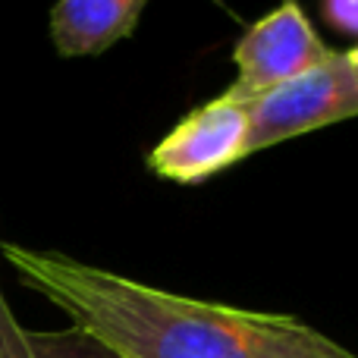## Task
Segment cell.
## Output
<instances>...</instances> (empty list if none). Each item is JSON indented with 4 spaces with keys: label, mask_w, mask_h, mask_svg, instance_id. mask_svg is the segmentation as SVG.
<instances>
[{
    "label": "cell",
    "mask_w": 358,
    "mask_h": 358,
    "mask_svg": "<svg viewBox=\"0 0 358 358\" xmlns=\"http://www.w3.org/2000/svg\"><path fill=\"white\" fill-rule=\"evenodd\" d=\"M22 280L117 358H358L292 315L176 296L63 252L0 245Z\"/></svg>",
    "instance_id": "obj_1"
},
{
    "label": "cell",
    "mask_w": 358,
    "mask_h": 358,
    "mask_svg": "<svg viewBox=\"0 0 358 358\" xmlns=\"http://www.w3.org/2000/svg\"><path fill=\"white\" fill-rule=\"evenodd\" d=\"M248 142L245 151H264L302 132L358 117V101L349 76L346 50H334L321 66L245 101Z\"/></svg>",
    "instance_id": "obj_2"
},
{
    "label": "cell",
    "mask_w": 358,
    "mask_h": 358,
    "mask_svg": "<svg viewBox=\"0 0 358 358\" xmlns=\"http://www.w3.org/2000/svg\"><path fill=\"white\" fill-rule=\"evenodd\" d=\"M334 50L317 38L315 25L296 0H283L277 10L261 16L245 35L236 41L233 63L239 69L236 82L223 98L245 104L308 69L321 66Z\"/></svg>",
    "instance_id": "obj_3"
},
{
    "label": "cell",
    "mask_w": 358,
    "mask_h": 358,
    "mask_svg": "<svg viewBox=\"0 0 358 358\" xmlns=\"http://www.w3.org/2000/svg\"><path fill=\"white\" fill-rule=\"evenodd\" d=\"M245 142V104H236L220 94L217 101H208L179 120L176 129L151 148L148 167L173 182H201L239 164L248 155Z\"/></svg>",
    "instance_id": "obj_4"
},
{
    "label": "cell",
    "mask_w": 358,
    "mask_h": 358,
    "mask_svg": "<svg viewBox=\"0 0 358 358\" xmlns=\"http://www.w3.org/2000/svg\"><path fill=\"white\" fill-rule=\"evenodd\" d=\"M148 0H57L50 38L63 57H88L113 48L138 25Z\"/></svg>",
    "instance_id": "obj_5"
},
{
    "label": "cell",
    "mask_w": 358,
    "mask_h": 358,
    "mask_svg": "<svg viewBox=\"0 0 358 358\" xmlns=\"http://www.w3.org/2000/svg\"><path fill=\"white\" fill-rule=\"evenodd\" d=\"M0 358H117L82 330H29L0 292Z\"/></svg>",
    "instance_id": "obj_6"
},
{
    "label": "cell",
    "mask_w": 358,
    "mask_h": 358,
    "mask_svg": "<svg viewBox=\"0 0 358 358\" xmlns=\"http://www.w3.org/2000/svg\"><path fill=\"white\" fill-rule=\"evenodd\" d=\"M324 19L346 35H358V0H324Z\"/></svg>",
    "instance_id": "obj_7"
},
{
    "label": "cell",
    "mask_w": 358,
    "mask_h": 358,
    "mask_svg": "<svg viewBox=\"0 0 358 358\" xmlns=\"http://www.w3.org/2000/svg\"><path fill=\"white\" fill-rule=\"evenodd\" d=\"M346 63H349V76H352V88H355V101H358V48L346 50Z\"/></svg>",
    "instance_id": "obj_8"
}]
</instances>
